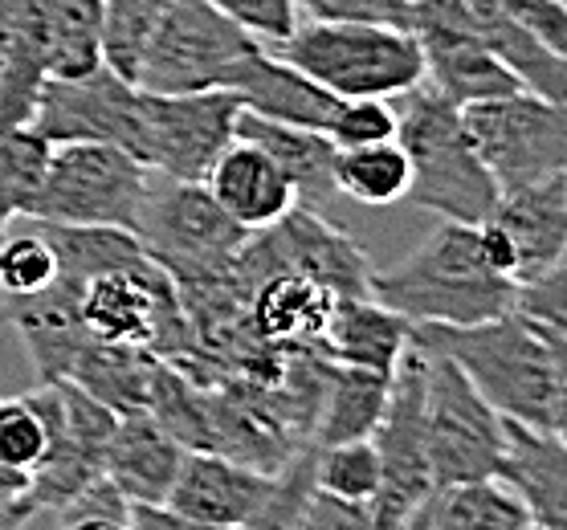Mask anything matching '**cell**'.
<instances>
[{
  "label": "cell",
  "instance_id": "1",
  "mask_svg": "<svg viewBox=\"0 0 567 530\" xmlns=\"http://www.w3.org/2000/svg\"><path fill=\"white\" fill-rule=\"evenodd\" d=\"M372 298L413 326H474L515 311L518 282L482 261L474 225H441L404 261L372 270Z\"/></svg>",
  "mask_w": 567,
  "mask_h": 530
},
{
  "label": "cell",
  "instance_id": "2",
  "mask_svg": "<svg viewBox=\"0 0 567 530\" xmlns=\"http://www.w3.org/2000/svg\"><path fill=\"white\" fill-rule=\"evenodd\" d=\"M413 343L445 355L498 416L527 428H551L555 355L547 326L506 311L474 326H413Z\"/></svg>",
  "mask_w": 567,
  "mask_h": 530
},
{
  "label": "cell",
  "instance_id": "3",
  "mask_svg": "<svg viewBox=\"0 0 567 530\" xmlns=\"http://www.w3.org/2000/svg\"><path fill=\"white\" fill-rule=\"evenodd\" d=\"M396 143L409 156V196L450 225H482L498 205V184L465 131L462 106L429 82L400 94Z\"/></svg>",
  "mask_w": 567,
  "mask_h": 530
},
{
  "label": "cell",
  "instance_id": "4",
  "mask_svg": "<svg viewBox=\"0 0 567 530\" xmlns=\"http://www.w3.org/2000/svg\"><path fill=\"white\" fill-rule=\"evenodd\" d=\"M270 50L336 98H400L425 82L421 45L404 25L298 21Z\"/></svg>",
  "mask_w": 567,
  "mask_h": 530
},
{
  "label": "cell",
  "instance_id": "5",
  "mask_svg": "<svg viewBox=\"0 0 567 530\" xmlns=\"http://www.w3.org/2000/svg\"><path fill=\"white\" fill-rule=\"evenodd\" d=\"M155 172L111 143H58L33 196L29 220L135 233Z\"/></svg>",
  "mask_w": 567,
  "mask_h": 530
},
{
  "label": "cell",
  "instance_id": "6",
  "mask_svg": "<svg viewBox=\"0 0 567 530\" xmlns=\"http://www.w3.org/2000/svg\"><path fill=\"white\" fill-rule=\"evenodd\" d=\"M261 41L205 0H168L135 65V86L152 94L229 91Z\"/></svg>",
  "mask_w": 567,
  "mask_h": 530
},
{
  "label": "cell",
  "instance_id": "7",
  "mask_svg": "<svg viewBox=\"0 0 567 530\" xmlns=\"http://www.w3.org/2000/svg\"><path fill=\"white\" fill-rule=\"evenodd\" d=\"M135 237L176 285L220 282L249 241L246 229L220 212L205 184L168 180L159 172L152 176Z\"/></svg>",
  "mask_w": 567,
  "mask_h": 530
},
{
  "label": "cell",
  "instance_id": "8",
  "mask_svg": "<svg viewBox=\"0 0 567 530\" xmlns=\"http://www.w3.org/2000/svg\"><path fill=\"white\" fill-rule=\"evenodd\" d=\"M425 449L433 486L503 478L506 416L445 355L425 351Z\"/></svg>",
  "mask_w": 567,
  "mask_h": 530
},
{
  "label": "cell",
  "instance_id": "9",
  "mask_svg": "<svg viewBox=\"0 0 567 530\" xmlns=\"http://www.w3.org/2000/svg\"><path fill=\"white\" fill-rule=\"evenodd\" d=\"M462 118L498 196L567 172V103L515 91L462 106Z\"/></svg>",
  "mask_w": 567,
  "mask_h": 530
},
{
  "label": "cell",
  "instance_id": "10",
  "mask_svg": "<svg viewBox=\"0 0 567 530\" xmlns=\"http://www.w3.org/2000/svg\"><path fill=\"white\" fill-rule=\"evenodd\" d=\"M372 445L380 457V490L368 502V522L372 530H404V522L437 490L425 449V351L416 343L392 372L388 408Z\"/></svg>",
  "mask_w": 567,
  "mask_h": 530
},
{
  "label": "cell",
  "instance_id": "11",
  "mask_svg": "<svg viewBox=\"0 0 567 530\" xmlns=\"http://www.w3.org/2000/svg\"><path fill=\"white\" fill-rule=\"evenodd\" d=\"M33 401L50 420V449L41 457V466L29 474V502L38 506V515L41 510L65 515L82 493L106 478V445H111L118 413H111L106 404L86 396L70 380L38 384Z\"/></svg>",
  "mask_w": 567,
  "mask_h": 530
},
{
  "label": "cell",
  "instance_id": "12",
  "mask_svg": "<svg viewBox=\"0 0 567 530\" xmlns=\"http://www.w3.org/2000/svg\"><path fill=\"white\" fill-rule=\"evenodd\" d=\"M29 127L58 143H111L127 156L143 152V91L131 79L99 65L78 79H45ZM143 164V159H140Z\"/></svg>",
  "mask_w": 567,
  "mask_h": 530
},
{
  "label": "cell",
  "instance_id": "13",
  "mask_svg": "<svg viewBox=\"0 0 567 530\" xmlns=\"http://www.w3.org/2000/svg\"><path fill=\"white\" fill-rule=\"evenodd\" d=\"M241 103L229 91L152 94L143 91L140 159L168 180H205L217 156L237 139Z\"/></svg>",
  "mask_w": 567,
  "mask_h": 530
},
{
  "label": "cell",
  "instance_id": "14",
  "mask_svg": "<svg viewBox=\"0 0 567 530\" xmlns=\"http://www.w3.org/2000/svg\"><path fill=\"white\" fill-rule=\"evenodd\" d=\"M278 474L233 461V457L213 449H184L181 469H176V481H172L164 506L200 522V527L237 530L274 498Z\"/></svg>",
  "mask_w": 567,
  "mask_h": 530
},
{
  "label": "cell",
  "instance_id": "15",
  "mask_svg": "<svg viewBox=\"0 0 567 530\" xmlns=\"http://www.w3.org/2000/svg\"><path fill=\"white\" fill-rule=\"evenodd\" d=\"M200 184L220 205V212L237 220L246 233L274 229L278 220H286L298 208L295 184L286 180L282 168L249 139H233Z\"/></svg>",
  "mask_w": 567,
  "mask_h": 530
},
{
  "label": "cell",
  "instance_id": "16",
  "mask_svg": "<svg viewBox=\"0 0 567 530\" xmlns=\"http://www.w3.org/2000/svg\"><path fill=\"white\" fill-rule=\"evenodd\" d=\"M486 220L515 246V282H535L567 253V176L503 193Z\"/></svg>",
  "mask_w": 567,
  "mask_h": 530
},
{
  "label": "cell",
  "instance_id": "17",
  "mask_svg": "<svg viewBox=\"0 0 567 530\" xmlns=\"http://www.w3.org/2000/svg\"><path fill=\"white\" fill-rule=\"evenodd\" d=\"M413 38L425 58V82L450 103L470 106L523 91L515 74L477 38V25H421Z\"/></svg>",
  "mask_w": 567,
  "mask_h": 530
},
{
  "label": "cell",
  "instance_id": "18",
  "mask_svg": "<svg viewBox=\"0 0 567 530\" xmlns=\"http://www.w3.org/2000/svg\"><path fill=\"white\" fill-rule=\"evenodd\" d=\"M181 457L184 445L152 413H118L103 474L127 506H164Z\"/></svg>",
  "mask_w": 567,
  "mask_h": 530
},
{
  "label": "cell",
  "instance_id": "19",
  "mask_svg": "<svg viewBox=\"0 0 567 530\" xmlns=\"http://www.w3.org/2000/svg\"><path fill=\"white\" fill-rule=\"evenodd\" d=\"M0 314L25 339L41 384L65 380L78 351L91 343L86 326H82V311H78V285L70 282H53L38 294H9Z\"/></svg>",
  "mask_w": 567,
  "mask_h": 530
},
{
  "label": "cell",
  "instance_id": "20",
  "mask_svg": "<svg viewBox=\"0 0 567 530\" xmlns=\"http://www.w3.org/2000/svg\"><path fill=\"white\" fill-rule=\"evenodd\" d=\"M229 94L249 115L270 118V123H290V127H310V131H322V135H327L339 106L336 94L322 91L319 82H310L302 70L282 62L270 45H261L241 65V74L233 79Z\"/></svg>",
  "mask_w": 567,
  "mask_h": 530
},
{
  "label": "cell",
  "instance_id": "21",
  "mask_svg": "<svg viewBox=\"0 0 567 530\" xmlns=\"http://www.w3.org/2000/svg\"><path fill=\"white\" fill-rule=\"evenodd\" d=\"M503 481L523 498L530 527L567 530V440L551 428H527L506 420Z\"/></svg>",
  "mask_w": 567,
  "mask_h": 530
},
{
  "label": "cell",
  "instance_id": "22",
  "mask_svg": "<svg viewBox=\"0 0 567 530\" xmlns=\"http://www.w3.org/2000/svg\"><path fill=\"white\" fill-rule=\"evenodd\" d=\"M413 347V323L388 311L375 298H348L336 302V314L322 331L319 355L348 367H368V372L392 375L400 360Z\"/></svg>",
  "mask_w": 567,
  "mask_h": 530
},
{
  "label": "cell",
  "instance_id": "23",
  "mask_svg": "<svg viewBox=\"0 0 567 530\" xmlns=\"http://www.w3.org/2000/svg\"><path fill=\"white\" fill-rule=\"evenodd\" d=\"M339 298L310 282L302 273H274L249 294V323L274 347H310L319 351L322 331L336 314Z\"/></svg>",
  "mask_w": 567,
  "mask_h": 530
},
{
  "label": "cell",
  "instance_id": "24",
  "mask_svg": "<svg viewBox=\"0 0 567 530\" xmlns=\"http://www.w3.org/2000/svg\"><path fill=\"white\" fill-rule=\"evenodd\" d=\"M237 139L258 143L261 152L282 168V176L295 184L298 208L322 205L336 196V143L322 131L290 127V123H270L241 111L237 115Z\"/></svg>",
  "mask_w": 567,
  "mask_h": 530
},
{
  "label": "cell",
  "instance_id": "25",
  "mask_svg": "<svg viewBox=\"0 0 567 530\" xmlns=\"http://www.w3.org/2000/svg\"><path fill=\"white\" fill-rule=\"evenodd\" d=\"M392 375L348 367V363H322L319 413L310 428V445H343V440H372L375 425L384 420Z\"/></svg>",
  "mask_w": 567,
  "mask_h": 530
},
{
  "label": "cell",
  "instance_id": "26",
  "mask_svg": "<svg viewBox=\"0 0 567 530\" xmlns=\"http://www.w3.org/2000/svg\"><path fill=\"white\" fill-rule=\"evenodd\" d=\"M477 38L486 50L515 74V82L527 94H539L547 103H567V62L555 58L503 0H470Z\"/></svg>",
  "mask_w": 567,
  "mask_h": 530
},
{
  "label": "cell",
  "instance_id": "27",
  "mask_svg": "<svg viewBox=\"0 0 567 530\" xmlns=\"http://www.w3.org/2000/svg\"><path fill=\"white\" fill-rule=\"evenodd\" d=\"M404 530H530V515L503 478H482L437 486Z\"/></svg>",
  "mask_w": 567,
  "mask_h": 530
},
{
  "label": "cell",
  "instance_id": "28",
  "mask_svg": "<svg viewBox=\"0 0 567 530\" xmlns=\"http://www.w3.org/2000/svg\"><path fill=\"white\" fill-rule=\"evenodd\" d=\"M336 193L355 205L384 208L409 196V156L396 139L336 152Z\"/></svg>",
  "mask_w": 567,
  "mask_h": 530
},
{
  "label": "cell",
  "instance_id": "29",
  "mask_svg": "<svg viewBox=\"0 0 567 530\" xmlns=\"http://www.w3.org/2000/svg\"><path fill=\"white\" fill-rule=\"evenodd\" d=\"M45 159H50V143L33 127L0 131V237L9 233L17 217H29L45 176Z\"/></svg>",
  "mask_w": 567,
  "mask_h": 530
},
{
  "label": "cell",
  "instance_id": "30",
  "mask_svg": "<svg viewBox=\"0 0 567 530\" xmlns=\"http://www.w3.org/2000/svg\"><path fill=\"white\" fill-rule=\"evenodd\" d=\"M315 490L351 506H368L380 490V457L372 440L315 445Z\"/></svg>",
  "mask_w": 567,
  "mask_h": 530
},
{
  "label": "cell",
  "instance_id": "31",
  "mask_svg": "<svg viewBox=\"0 0 567 530\" xmlns=\"http://www.w3.org/2000/svg\"><path fill=\"white\" fill-rule=\"evenodd\" d=\"M103 65L135 82L140 53L152 38L159 13L168 9V0H103Z\"/></svg>",
  "mask_w": 567,
  "mask_h": 530
},
{
  "label": "cell",
  "instance_id": "32",
  "mask_svg": "<svg viewBox=\"0 0 567 530\" xmlns=\"http://www.w3.org/2000/svg\"><path fill=\"white\" fill-rule=\"evenodd\" d=\"M45 449H50V420L33 401V392L0 401V469L29 478L41 466Z\"/></svg>",
  "mask_w": 567,
  "mask_h": 530
},
{
  "label": "cell",
  "instance_id": "33",
  "mask_svg": "<svg viewBox=\"0 0 567 530\" xmlns=\"http://www.w3.org/2000/svg\"><path fill=\"white\" fill-rule=\"evenodd\" d=\"M58 278V258L38 225L0 237V294H38Z\"/></svg>",
  "mask_w": 567,
  "mask_h": 530
},
{
  "label": "cell",
  "instance_id": "34",
  "mask_svg": "<svg viewBox=\"0 0 567 530\" xmlns=\"http://www.w3.org/2000/svg\"><path fill=\"white\" fill-rule=\"evenodd\" d=\"M310 493H315V445H302L278 474V490H274L270 502L237 530H295Z\"/></svg>",
  "mask_w": 567,
  "mask_h": 530
},
{
  "label": "cell",
  "instance_id": "35",
  "mask_svg": "<svg viewBox=\"0 0 567 530\" xmlns=\"http://www.w3.org/2000/svg\"><path fill=\"white\" fill-rule=\"evenodd\" d=\"M396 106L392 98H339L336 118L327 127V139L343 147H368V143L396 139Z\"/></svg>",
  "mask_w": 567,
  "mask_h": 530
},
{
  "label": "cell",
  "instance_id": "36",
  "mask_svg": "<svg viewBox=\"0 0 567 530\" xmlns=\"http://www.w3.org/2000/svg\"><path fill=\"white\" fill-rule=\"evenodd\" d=\"M217 13H225L233 25H241L246 33L261 41V45H278L295 33L298 9L295 0H205Z\"/></svg>",
  "mask_w": 567,
  "mask_h": 530
},
{
  "label": "cell",
  "instance_id": "37",
  "mask_svg": "<svg viewBox=\"0 0 567 530\" xmlns=\"http://www.w3.org/2000/svg\"><path fill=\"white\" fill-rule=\"evenodd\" d=\"M515 311L527 314L530 323L567 335V253L559 258L555 270H547L543 278H535V282L518 285Z\"/></svg>",
  "mask_w": 567,
  "mask_h": 530
},
{
  "label": "cell",
  "instance_id": "38",
  "mask_svg": "<svg viewBox=\"0 0 567 530\" xmlns=\"http://www.w3.org/2000/svg\"><path fill=\"white\" fill-rule=\"evenodd\" d=\"M298 21H372V25H404L409 13L400 0H295Z\"/></svg>",
  "mask_w": 567,
  "mask_h": 530
},
{
  "label": "cell",
  "instance_id": "39",
  "mask_svg": "<svg viewBox=\"0 0 567 530\" xmlns=\"http://www.w3.org/2000/svg\"><path fill=\"white\" fill-rule=\"evenodd\" d=\"M535 38L567 62V0H503Z\"/></svg>",
  "mask_w": 567,
  "mask_h": 530
},
{
  "label": "cell",
  "instance_id": "40",
  "mask_svg": "<svg viewBox=\"0 0 567 530\" xmlns=\"http://www.w3.org/2000/svg\"><path fill=\"white\" fill-rule=\"evenodd\" d=\"M295 530H372L368 522V506H351L327 493H310V502L302 506Z\"/></svg>",
  "mask_w": 567,
  "mask_h": 530
},
{
  "label": "cell",
  "instance_id": "41",
  "mask_svg": "<svg viewBox=\"0 0 567 530\" xmlns=\"http://www.w3.org/2000/svg\"><path fill=\"white\" fill-rule=\"evenodd\" d=\"M551 335V355H555V404H551V433L567 440V335L547 331Z\"/></svg>",
  "mask_w": 567,
  "mask_h": 530
},
{
  "label": "cell",
  "instance_id": "42",
  "mask_svg": "<svg viewBox=\"0 0 567 530\" xmlns=\"http://www.w3.org/2000/svg\"><path fill=\"white\" fill-rule=\"evenodd\" d=\"M131 527L135 530H213V527L193 522V518L176 515L168 506H131Z\"/></svg>",
  "mask_w": 567,
  "mask_h": 530
},
{
  "label": "cell",
  "instance_id": "43",
  "mask_svg": "<svg viewBox=\"0 0 567 530\" xmlns=\"http://www.w3.org/2000/svg\"><path fill=\"white\" fill-rule=\"evenodd\" d=\"M38 515L29 493H0V530H25Z\"/></svg>",
  "mask_w": 567,
  "mask_h": 530
},
{
  "label": "cell",
  "instance_id": "44",
  "mask_svg": "<svg viewBox=\"0 0 567 530\" xmlns=\"http://www.w3.org/2000/svg\"><path fill=\"white\" fill-rule=\"evenodd\" d=\"M17 17H21V0H0V79H4V65H9V53H13Z\"/></svg>",
  "mask_w": 567,
  "mask_h": 530
},
{
  "label": "cell",
  "instance_id": "45",
  "mask_svg": "<svg viewBox=\"0 0 567 530\" xmlns=\"http://www.w3.org/2000/svg\"><path fill=\"white\" fill-rule=\"evenodd\" d=\"M65 530H135L131 515H74Z\"/></svg>",
  "mask_w": 567,
  "mask_h": 530
},
{
  "label": "cell",
  "instance_id": "46",
  "mask_svg": "<svg viewBox=\"0 0 567 530\" xmlns=\"http://www.w3.org/2000/svg\"><path fill=\"white\" fill-rule=\"evenodd\" d=\"M0 306H4V294H0Z\"/></svg>",
  "mask_w": 567,
  "mask_h": 530
},
{
  "label": "cell",
  "instance_id": "47",
  "mask_svg": "<svg viewBox=\"0 0 567 530\" xmlns=\"http://www.w3.org/2000/svg\"><path fill=\"white\" fill-rule=\"evenodd\" d=\"M530 530H539V527H530Z\"/></svg>",
  "mask_w": 567,
  "mask_h": 530
},
{
  "label": "cell",
  "instance_id": "48",
  "mask_svg": "<svg viewBox=\"0 0 567 530\" xmlns=\"http://www.w3.org/2000/svg\"><path fill=\"white\" fill-rule=\"evenodd\" d=\"M400 4H404V0H400Z\"/></svg>",
  "mask_w": 567,
  "mask_h": 530
},
{
  "label": "cell",
  "instance_id": "49",
  "mask_svg": "<svg viewBox=\"0 0 567 530\" xmlns=\"http://www.w3.org/2000/svg\"><path fill=\"white\" fill-rule=\"evenodd\" d=\"M564 176H567V172H564Z\"/></svg>",
  "mask_w": 567,
  "mask_h": 530
}]
</instances>
